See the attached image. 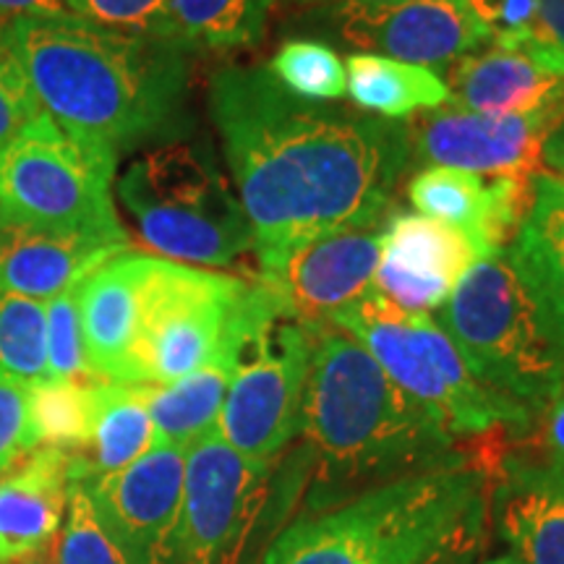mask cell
Segmentation results:
<instances>
[{
	"instance_id": "cell-1",
	"label": "cell",
	"mask_w": 564,
	"mask_h": 564,
	"mask_svg": "<svg viewBox=\"0 0 564 564\" xmlns=\"http://www.w3.org/2000/svg\"><path fill=\"white\" fill-rule=\"evenodd\" d=\"M209 112L251 223L259 278L314 238L390 220L415 162L408 121L301 100L267 66L217 70Z\"/></svg>"
},
{
	"instance_id": "cell-2",
	"label": "cell",
	"mask_w": 564,
	"mask_h": 564,
	"mask_svg": "<svg viewBox=\"0 0 564 564\" xmlns=\"http://www.w3.org/2000/svg\"><path fill=\"white\" fill-rule=\"evenodd\" d=\"M42 112L70 137L118 158L167 133L188 91V53L171 42L110 32L79 17L3 26Z\"/></svg>"
},
{
	"instance_id": "cell-3",
	"label": "cell",
	"mask_w": 564,
	"mask_h": 564,
	"mask_svg": "<svg viewBox=\"0 0 564 564\" xmlns=\"http://www.w3.org/2000/svg\"><path fill=\"white\" fill-rule=\"evenodd\" d=\"M314 512L463 457L455 436L343 329L316 327L303 403Z\"/></svg>"
},
{
	"instance_id": "cell-4",
	"label": "cell",
	"mask_w": 564,
	"mask_h": 564,
	"mask_svg": "<svg viewBox=\"0 0 564 564\" xmlns=\"http://www.w3.org/2000/svg\"><path fill=\"white\" fill-rule=\"evenodd\" d=\"M491 447L382 484L288 525L262 564H413L489 497Z\"/></svg>"
},
{
	"instance_id": "cell-5",
	"label": "cell",
	"mask_w": 564,
	"mask_h": 564,
	"mask_svg": "<svg viewBox=\"0 0 564 564\" xmlns=\"http://www.w3.org/2000/svg\"><path fill=\"white\" fill-rule=\"evenodd\" d=\"M118 199L162 259L230 267L253 251L243 204L204 144L171 141L141 154L118 178Z\"/></svg>"
},
{
	"instance_id": "cell-6",
	"label": "cell",
	"mask_w": 564,
	"mask_h": 564,
	"mask_svg": "<svg viewBox=\"0 0 564 564\" xmlns=\"http://www.w3.org/2000/svg\"><path fill=\"white\" fill-rule=\"evenodd\" d=\"M434 319L486 390L531 415L564 390V358L505 253L478 259Z\"/></svg>"
},
{
	"instance_id": "cell-7",
	"label": "cell",
	"mask_w": 564,
	"mask_h": 564,
	"mask_svg": "<svg viewBox=\"0 0 564 564\" xmlns=\"http://www.w3.org/2000/svg\"><path fill=\"white\" fill-rule=\"evenodd\" d=\"M327 324L361 345L455 440L525 429L535 419L478 382L432 314L405 312L371 288L329 316Z\"/></svg>"
},
{
	"instance_id": "cell-8",
	"label": "cell",
	"mask_w": 564,
	"mask_h": 564,
	"mask_svg": "<svg viewBox=\"0 0 564 564\" xmlns=\"http://www.w3.org/2000/svg\"><path fill=\"white\" fill-rule=\"evenodd\" d=\"M118 158L42 112L0 150V209L51 228L126 238L112 202Z\"/></svg>"
},
{
	"instance_id": "cell-9",
	"label": "cell",
	"mask_w": 564,
	"mask_h": 564,
	"mask_svg": "<svg viewBox=\"0 0 564 564\" xmlns=\"http://www.w3.org/2000/svg\"><path fill=\"white\" fill-rule=\"evenodd\" d=\"M249 282L152 253L139 295L137 384H171L207 364Z\"/></svg>"
},
{
	"instance_id": "cell-10",
	"label": "cell",
	"mask_w": 564,
	"mask_h": 564,
	"mask_svg": "<svg viewBox=\"0 0 564 564\" xmlns=\"http://www.w3.org/2000/svg\"><path fill=\"white\" fill-rule=\"evenodd\" d=\"M316 327L272 316L238 352L215 432L251 460L274 463L303 426Z\"/></svg>"
},
{
	"instance_id": "cell-11",
	"label": "cell",
	"mask_w": 564,
	"mask_h": 564,
	"mask_svg": "<svg viewBox=\"0 0 564 564\" xmlns=\"http://www.w3.org/2000/svg\"><path fill=\"white\" fill-rule=\"evenodd\" d=\"M274 463L251 460L215 429L186 449L171 564H241L270 505Z\"/></svg>"
},
{
	"instance_id": "cell-12",
	"label": "cell",
	"mask_w": 564,
	"mask_h": 564,
	"mask_svg": "<svg viewBox=\"0 0 564 564\" xmlns=\"http://www.w3.org/2000/svg\"><path fill=\"white\" fill-rule=\"evenodd\" d=\"M314 26L356 53L432 70L491 45L468 0H345L319 6Z\"/></svg>"
},
{
	"instance_id": "cell-13",
	"label": "cell",
	"mask_w": 564,
	"mask_h": 564,
	"mask_svg": "<svg viewBox=\"0 0 564 564\" xmlns=\"http://www.w3.org/2000/svg\"><path fill=\"white\" fill-rule=\"evenodd\" d=\"M186 449L158 442L129 468L79 481L91 514L129 564H171Z\"/></svg>"
},
{
	"instance_id": "cell-14",
	"label": "cell",
	"mask_w": 564,
	"mask_h": 564,
	"mask_svg": "<svg viewBox=\"0 0 564 564\" xmlns=\"http://www.w3.org/2000/svg\"><path fill=\"white\" fill-rule=\"evenodd\" d=\"M564 108H549L525 116H484L453 105L415 112L408 118L413 141V160L426 165L457 167L476 175L535 173L541 147Z\"/></svg>"
},
{
	"instance_id": "cell-15",
	"label": "cell",
	"mask_w": 564,
	"mask_h": 564,
	"mask_svg": "<svg viewBox=\"0 0 564 564\" xmlns=\"http://www.w3.org/2000/svg\"><path fill=\"white\" fill-rule=\"evenodd\" d=\"M384 223L345 228L303 243L278 270L259 278L278 295L288 319L322 327L373 288Z\"/></svg>"
},
{
	"instance_id": "cell-16",
	"label": "cell",
	"mask_w": 564,
	"mask_h": 564,
	"mask_svg": "<svg viewBox=\"0 0 564 564\" xmlns=\"http://www.w3.org/2000/svg\"><path fill=\"white\" fill-rule=\"evenodd\" d=\"M468 236L419 212H394L382 230L373 291L413 314L440 312L465 272L478 262Z\"/></svg>"
},
{
	"instance_id": "cell-17",
	"label": "cell",
	"mask_w": 564,
	"mask_h": 564,
	"mask_svg": "<svg viewBox=\"0 0 564 564\" xmlns=\"http://www.w3.org/2000/svg\"><path fill=\"white\" fill-rule=\"evenodd\" d=\"M535 173L484 178L457 167L429 165L408 181L405 192L419 215L465 232L484 259L505 253L512 243L531 202Z\"/></svg>"
},
{
	"instance_id": "cell-18",
	"label": "cell",
	"mask_w": 564,
	"mask_h": 564,
	"mask_svg": "<svg viewBox=\"0 0 564 564\" xmlns=\"http://www.w3.org/2000/svg\"><path fill=\"white\" fill-rule=\"evenodd\" d=\"M123 251L126 238L51 228L0 209V291L45 303Z\"/></svg>"
},
{
	"instance_id": "cell-19",
	"label": "cell",
	"mask_w": 564,
	"mask_h": 564,
	"mask_svg": "<svg viewBox=\"0 0 564 564\" xmlns=\"http://www.w3.org/2000/svg\"><path fill=\"white\" fill-rule=\"evenodd\" d=\"M489 520L518 564H564V468L502 455L489 486Z\"/></svg>"
},
{
	"instance_id": "cell-20",
	"label": "cell",
	"mask_w": 564,
	"mask_h": 564,
	"mask_svg": "<svg viewBox=\"0 0 564 564\" xmlns=\"http://www.w3.org/2000/svg\"><path fill=\"white\" fill-rule=\"evenodd\" d=\"M150 257L141 251L118 253L76 288L87 366L91 377L102 382L137 384L133 345Z\"/></svg>"
},
{
	"instance_id": "cell-21",
	"label": "cell",
	"mask_w": 564,
	"mask_h": 564,
	"mask_svg": "<svg viewBox=\"0 0 564 564\" xmlns=\"http://www.w3.org/2000/svg\"><path fill=\"white\" fill-rule=\"evenodd\" d=\"M70 455L37 447L0 476V564L34 560L53 549L68 510Z\"/></svg>"
},
{
	"instance_id": "cell-22",
	"label": "cell",
	"mask_w": 564,
	"mask_h": 564,
	"mask_svg": "<svg viewBox=\"0 0 564 564\" xmlns=\"http://www.w3.org/2000/svg\"><path fill=\"white\" fill-rule=\"evenodd\" d=\"M449 105L484 116H525L564 108V74L528 45H489L449 66Z\"/></svg>"
},
{
	"instance_id": "cell-23",
	"label": "cell",
	"mask_w": 564,
	"mask_h": 564,
	"mask_svg": "<svg viewBox=\"0 0 564 564\" xmlns=\"http://www.w3.org/2000/svg\"><path fill=\"white\" fill-rule=\"evenodd\" d=\"M505 257L564 358V183L552 173L533 175L531 202Z\"/></svg>"
},
{
	"instance_id": "cell-24",
	"label": "cell",
	"mask_w": 564,
	"mask_h": 564,
	"mask_svg": "<svg viewBox=\"0 0 564 564\" xmlns=\"http://www.w3.org/2000/svg\"><path fill=\"white\" fill-rule=\"evenodd\" d=\"M158 444L147 384L95 382L89 440L70 455V481H89L129 468Z\"/></svg>"
},
{
	"instance_id": "cell-25",
	"label": "cell",
	"mask_w": 564,
	"mask_h": 564,
	"mask_svg": "<svg viewBox=\"0 0 564 564\" xmlns=\"http://www.w3.org/2000/svg\"><path fill=\"white\" fill-rule=\"evenodd\" d=\"M345 76L352 105L390 121H408L415 112L449 105V87L440 70L413 63L352 53L345 63Z\"/></svg>"
},
{
	"instance_id": "cell-26",
	"label": "cell",
	"mask_w": 564,
	"mask_h": 564,
	"mask_svg": "<svg viewBox=\"0 0 564 564\" xmlns=\"http://www.w3.org/2000/svg\"><path fill=\"white\" fill-rule=\"evenodd\" d=\"M274 0H171L186 53L241 51L259 45Z\"/></svg>"
},
{
	"instance_id": "cell-27",
	"label": "cell",
	"mask_w": 564,
	"mask_h": 564,
	"mask_svg": "<svg viewBox=\"0 0 564 564\" xmlns=\"http://www.w3.org/2000/svg\"><path fill=\"white\" fill-rule=\"evenodd\" d=\"M47 379L45 303L0 291V382L30 387Z\"/></svg>"
},
{
	"instance_id": "cell-28",
	"label": "cell",
	"mask_w": 564,
	"mask_h": 564,
	"mask_svg": "<svg viewBox=\"0 0 564 564\" xmlns=\"http://www.w3.org/2000/svg\"><path fill=\"white\" fill-rule=\"evenodd\" d=\"M97 379H45L30 387V413L40 447L79 453L91 432Z\"/></svg>"
},
{
	"instance_id": "cell-29",
	"label": "cell",
	"mask_w": 564,
	"mask_h": 564,
	"mask_svg": "<svg viewBox=\"0 0 564 564\" xmlns=\"http://www.w3.org/2000/svg\"><path fill=\"white\" fill-rule=\"evenodd\" d=\"M267 68L301 100L337 102L348 95L345 63L335 47L322 40H288Z\"/></svg>"
},
{
	"instance_id": "cell-30",
	"label": "cell",
	"mask_w": 564,
	"mask_h": 564,
	"mask_svg": "<svg viewBox=\"0 0 564 564\" xmlns=\"http://www.w3.org/2000/svg\"><path fill=\"white\" fill-rule=\"evenodd\" d=\"M70 17H79L102 30L178 45L171 0H68Z\"/></svg>"
},
{
	"instance_id": "cell-31",
	"label": "cell",
	"mask_w": 564,
	"mask_h": 564,
	"mask_svg": "<svg viewBox=\"0 0 564 564\" xmlns=\"http://www.w3.org/2000/svg\"><path fill=\"white\" fill-rule=\"evenodd\" d=\"M53 564H129L97 525L79 481H70L66 520L53 544Z\"/></svg>"
},
{
	"instance_id": "cell-32",
	"label": "cell",
	"mask_w": 564,
	"mask_h": 564,
	"mask_svg": "<svg viewBox=\"0 0 564 564\" xmlns=\"http://www.w3.org/2000/svg\"><path fill=\"white\" fill-rule=\"evenodd\" d=\"M76 288H70V291L58 293L55 299L45 301L47 379H58V382H70V379H95L89 373L87 352H84Z\"/></svg>"
},
{
	"instance_id": "cell-33",
	"label": "cell",
	"mask_w": 564,
	"mask_h": 564,
	"mask_svg": "<svg viewBox=\"0 0 564 564\" xmlns=\"http://www.w3.org/2000/svg\"><path fill=\"white\" fill-rule=\"evenodd\" d=\"M40 116L42 108L26 79V70L0 26V150L9 147Z\"/></svg>"
},
{
	"instance_id": "cell-34",
	"label": "cell",
	"mask_w": 564,
	"mask_h": 564,
	"mask_svg": "<svg viewBox=\"0 0 564 564\" xmlns=\"http://www.w3.org/2000/svg\"><path fill=\"white\" fill-rule=\"evenodd\" d=\"M37 447L30 413V390L0 382V476L9 474L21 457Z\"/></svg>"
},
{
	"instance_id": "cell-35",
	"label": "cell",
	"mask_w": 564,
	"mask_h": 564,
	"mask_svg": "<svg viewBox=\"0 0 564 564\" xmlns=\"http://www.w3.org/2000/svg\"><path fill=\"white\" fill-rule=\"evenodd\" d=\"M489 32L491 45L520 47L531 37L539 0H468Z\"/></svg>"
},
{
	"instance_id": "cell-36",
	"label": "cell",
	"mask_w": 564,
	"mask_h": 564,
	"mask_svg": "<svg viewBox=\"0 0 564 564\" xmlns=\"http://www.w3.org/2000/svg\"><path fill=\"white\" fill-rule=\"evenodd\" d=\"M486 523H489V497L413 564H474L484 552Z\"/></svg>"
},
{
	"instance_id": "cell-37",
	"label": "cell",
	"mask_w": 564,
	"mask_h": 564,
	"mask_svg": "<svg viewBox=\"0 0 564 564\" xmlns=\"http://www.w3.org/2000/svg\"><path fill=\"white\" fill-rule=\"evenodd\" d=\"M525 45L546 66L564 74V0H539V17Z\"/></svg>"
},
{
	"instance_id": "cell-38",
	"label": "cell",
	"mask_w": 564,
	"mask_h": 564,
	"mask_svg": "<svg viewBox=\"0 0 564 564\" xmlns=\"http://www.w3.org/2000/svg\"><path fill=\"white\" fill-rule=\"evenodd\" d=\"M68 0H0V26L21 19L66 17Z\"/></svg>"
},
{
	"instance_id": "cell-39",
	"label": "cell",
	"mask_w": 564,
	"mask_h": 564,
	"mask_svg": "<svg viewBox=\"0 0 564 564\" xmlns=\"http://www.w3.org/2000/svg\"><path fill=\"white\" fill-rule=\"evenodd\" d=\"M546 442L554 463L564 468V390L546 408Z\"/></svg>"
},
{
	"instance_id": "cell-40",
	"label": "cell",
	"mask_w": 564,
	"mask_h": 564,
	"mask_svg": "<svg viewBox=\"0 0 564 564\" xmlns=\"http://www.w3.org/2000/svg\"><path fill=\"white\" fill-rule=\"evenodd\" d=\"M541 162L546 165V173L564 183V118L549 133L544 147H541Z\"/></svg>"
},
{
	"instance_id": "cell-41",
	"label": "cell",
	"mask_w": 564,
	"mask_h": 564,
	"mask_svg": "<svg viewBox=\"0 0 564 564\" xmlns=\"http://www.w3.org/2000/svg\"><path fill=\"white\" fill-rule=\"evenodd\" d=\"M474 564H518L512 554H497V556H478Z\"/></svg>"
},
{
	"instance_id": "cell-42",
	"label": "cell",
	"mask_w": 564,
	"mask_h": 564,
	"mask_svg": "<svg viewBox=\"0 0 564 564\" xmlns=\"http://www.w3.org/2000/svg\"><path fill=\"white\" fill-rule=\"evenodd\" d=\"M288 6H329V3H345V0H280Z\"/></svg>"
},
{
	"instance_id": "cell-43",
	"label": "cell",
	"mask_w": 564,
	"mask_h": 564,
	"mask_svg": "<svg viewBox=\"0 0 564 564\" xmlns=\"http://www.w3.org/2000/svg\"><path fill=\"white\" fill-rule=\"evenodd\" d=\"M24 564H53V556H34V560H26Z\"/></svg>"
}]
</instances>
